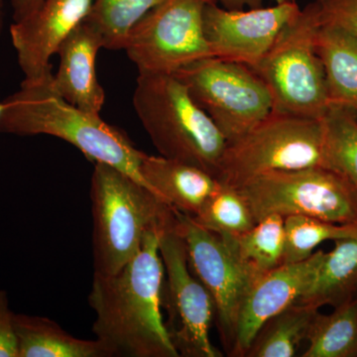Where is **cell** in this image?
Returning <instances> with one entry per match:
<instances>
[{
  "label": "cell",
  "mask_w": 357,
  "mask_h": 357,
  "mask_svg": "<svg viewBox=\"0 0 357 357\" xmlns=\"http://www.w3.org/2000/svg\"><path fill=\"white\" fill-rule=\"evenodd\" d=\"M192 273L210 294L218 333L227 354L234 349L241 307L253 282L220 234L199 225L175 208Z\"/></svg>",
  "instance_id": "cell-11"
},
{
  "label": "cell",
  "mask_w": 357,
  "mask_h": 357,
  "mask_svg": "<svg viewBox=\"0 0 357 357\" xmlns=\"http://www.w3.org/2000/svg\"><path fill=\"white\" fill-rule=\"evenodd\" d=\"M163 0H93L84 18L107 50H124L131 30Z\"/></svg>",
  "instance_id": "cell-23"
},
{
  "label": "cell",
  "mask_w": 357,
  "mask_h": 357,
  "mask_svg": "<svg viewBox=\"0 0 357 357\" xmlns=\"http://www.w3.org/2000/svg\"><path fill=\"white\" fill-rule=\"evenodd\" d=\"M357 225H337L306 215L285 218L284 263L303 261L319 244L356 236Z\"/></svg>",
  "instance_id": "cell-25"
},
{
  "label": "cell",
  "mask_w": 357,
  "mask_h": 357,
  "mask_svg": "<svg viewBox=\"0 0 357 357\" xmlns=\"http://www.w3.org/2000/svg\"><path fill=\"white\" fill-rule=\"evenodd\" d=\"M325 252L316 251L303 261L284 263L256 280L239 312L230 356H246L260 328L272 317L295 304L311 288Z\"/></svg>",
  "instance_id": "cell-13"
},
{
  "label": "cell",
  "mask_w": 357,
  "mask_h": 357,
  "mask_svg": "<svg viewBox=\"0 0 357 357\" xmlns=\"http://www.w3.org/2000/svg\"><path fill=\"white\" fill-rule=\"evenodd\" d=\"M213 0H163L137 23L124 51L139 73L174 74L211 57L204 36V8Z\"/></svg>",
  "instance_id": "cell-10"
},
{
  "label": "cell",
  "mask_w": 357,
  "mask_h": 357,
  "mask_svg": "<svg viewBox=\"0 0 357 357\" xmlns=\"http://www.w3.org/2000/svg\"><path fill=\"white\" fill-rule=\"evenodd\" d=\"M357 296V234L335 241L324 255L311 288L297 303L319 307H337Z\"/></svg>",
  "instance_id": "cell-19"
},
{
  "label": "cell",
  "mask_w": 357,
  "mask_h": 357,
  "mask_svg": "<svg viewBox=\"0 0 357 357\" xmlns=\"http://www.w3.org/2000/svg\"><path fill=\"white\" fill-rule=\"evenodd\" d=\"M14 316L8 293L0 289V357H20Z\"/></svg>",
  "instance_id": "cell-28"
},
{
  "label": "cell",
  "mask_w": 357,
  "mask_h": 357,
  "mask_svg": "<svg viewBox=\"0 0 357 357\" xmlns=\"http://www.w3.org/2000/svg\"><path fill=\"white\" fill-rule=\"evenodd\" d=\"M103 48L100 34L84 20L70 32L58 50L60 65L53 75L56 91L70 105L100 115L105 95L96 76V56Z\"/></svg>",
  "instance_id": "cell-15"
},
{
  "label": "cell",
  "mask_w": 357,
  "mask_h": 357,
  "mask_svg": "<svg viewBox=\"0 0 357 357\" xmlns=\"http://www.w3.org/2000/svg\"><path fill=\"white\" fill-rule=\"evenodd\" d=\"M306 342L303 357H357V296L330 314L319 312Z\"/></svg>",
  "instance_id": "cell-22"
},
{
  "label": "cell",
  "mask_w": 357,
  "mask_h": 357,
  "mask_svg": "<svg viewBox=\"0 0 357 357\" xmlns=\"http://www.w3.org/2000/svg\"><path fill=\"white\" fill-rule=\"evenodd\" d=\"M14 324L20 357H110L100 340L73 337L45 317L15 314Z\"/></svg>",
  "instance_id": "cell-18"
},
{
  "label": "cell",
  "mask_w": 357,
  "mask_h": 357,
  "mask_svg": "<svg viewBox=\"0 0 357 357\" xmlns=\"http://www.w3.org/2000/svg\"><path fill=\"white\" fill-rule=\"evenodd\" d=\"M321 25L314 1L288 23L255 69L266 84L277 114L323 119L330 109L323 63L317 52Z\"/></svg>",
  "instance_id": "cell-5"
},
{
  "label": "cell",
  "mask_w": 357,
  "mask_h": 357,
  "mask_svg": "<svg viewBox=\"0 0 357 357\" xmlns=\"http://www.w3.org/2000/svg\"><path fill=\"white\" fill-rule=\"evenodd\" d=\"M220 236L253 283L283 264L285 218L280 215L261 218L243 234Z\"/></svg>",
  "instance_id": "cell-20"
},
{
  "label": "cell",
  "mask_w": 357,
  "mask_h": 357,
  "mask_svg": "<svg viewBox=\"0 0 357 357\" xmlns=\"http://www.w3.org/2000/svg\"><path fill=\"white\" fill-rule=\"evenodd\" d=\"M237 190L256 222L276 213L357 225L356 189L344 175L328 167L263 174Z\"/></svg>",
  "instance_id": "cell-7"
},
{
  "label": "cell",
  "mask_w": 357,
  "mask_h": 357,
  "mask_svg": "<svg viewBox=\"0 0 357 357\" xmlns=\"http://www.w3.org/2000/svg\"><path fill=\"white\" fill-rule=\"evenodd\" d=\"M45 0H11L13 22H18L31 15Z\"/></svg>",
  "instance_id": "cell-29"
},
{
  "label": "cell",
  "mask_w": 357,
  "mask_h": 357,
  "mask_svg": "<svg viewBox=\"0 0 357 357\" xmlns=\"http://www.w3.org/2000/svg\"><path fill=\"white\" fill-rule=\"evenodd\" d=\"M4 16H6V11H4V2L3 0H0V35H1L2 29H3Z\"/></svg>",
  "instance_id": "cell-31"
},
{
  "label": "cell",
  "mask_w": 357,
  "mask_h": 357,
  "mask_svg": "<svg viewBox=\"0 0 357 357\" xmlns=\"http://www.w3.org/2000/svg\"><path fill=\"white\" fill-rule=\"evenodd\" d=\"M300 10L296 1L229 10L213 0L204 13V36L211 55L255 69Z\"/></svg>",
  "instance_id": "cell-12"
},
{
  "label": "cell",
  "mask_w": 357,
  "mask_h": 357,
  "mask_svg": "<svg viewBox=\"0 0 357 357\" xmlns=\"http://www.w3.org/2000/svg\"><path fill=\"white\" fill-rule=\"evenodd\" d=\"M273 1L276 2V4H278L284 3V2H293L296 1V0H273Z\"/></svg>",
  "instance_id": "cell-32"
},
{
  "label": "cell",
  "mask_w": 357,
  "mask_h": 357,
  "mask_svg": "<svg viewBox=\"0 0 357 357\" xmlns=\"http://www.w3.org/2000/svg\"><path fill=\"white\" fill-rule=\"evenodd\" d=\"M222 4L223 8L229 10H241L245 8L262 7L263 0H215Z\"/></svg>",
  "instance_id": "cell-30"
},
{
  "label": "cell",
  "mask_w": 357,
  "mask_h": 357,
  "mask_svg": "<svg viewBox=\"0 0 357 357\" xmlns=\"http://www.w3.org/2000/svg\"><path fill=\"white\" fill-rule=\"evenodd\" d=\"M133 107L160 156L215 178L227 140L175 75L139 73Z\"/></svg>",
  "instance_id": "cell-3"
},
{
  "label": "cell",
  "mask_w": 357,
  "mask_h": 357,
  "mask_svg": "<svg viewBox=\"0 0 357 357\" xmlns=\"http://www.w3.org/2000/svg\"><path fill=\"white\" fill-rule=\"evenodd\" d=\"M318 307L295 303L268 319L256 333L248 357H292L306 342Z\"/></svg>",
  "instance_id": "cell-21"
},
{
  "label": "cell",
  "mask_w": 357,
  "mask_h": 357,
  "mask_svg": "<svg viewBox=\"0 0 357 357\" xmlns=\"http://www.w3.org/2000/svg\"><path fill=\"white\" fill-rule=\"evenodd\" d=\"M192 218L211 231L229 236L243 234L256 223L238 190L222 184L204 202L198 215Z\"/></svg>",
  "instance_id": "cell-26"
},
{
  "label": "cell",
  "mask_w": 357,
  "mask_h": 357,
  "mask_svg": "<svg viewBox=\"0 0 357 357\" xmlns=\"http://www.w3.org/2000/svg\"><path fill=\"white\" fill-rule=\"evenodd\" d=\"M159 252L164 266L161 309L166 314L167 333L178 356H223L211 342L215 318L213 300L189 266L175 208L160 230Z\"/></svg>",
  "instance_id": "cell-9"
},
{
  "label": "cell",
  "mask_w": 357,
  "mask_h": 357,
  "mask_svg": "<svg viewBox=\"0 0 357 357\" xmlns=\"http://www.w3.org/2000/svg\"><path fill=\"white\" fill-rule=\"evenodd\" d=\"M167 220L147 230L138 252L119 272L93 274L89 295L96 312L93 332L110 357H178L161 309L159 238Z\"/></svg>",
  "instance_id": "cell-1"
},
{
  "label": "cell",
  "mask_w": 357,
  "mask_h": 357,
  "mask_svg": "<svg viewBox=\"0 0 357 357\" xmlns=\"http://www.w3.org/2000/svg\"><path fill=\"white\" fill-rule=\"evenodd\" d=\"M318 4L321 20L357 36V0H312Z\"/></svg>",
  "instance_id": "cell-27"
},
{
  "label": "cell",
  "mask_w": 357,
  "mask_h": 357,
  "mask_svg": "<svg viewBox=\"0 0 357 357\" xmlns=\"http://www.w3.org/2000/svg\"><path fill=\"white\" fill-rule=\"evenodd\" d=\"M326 167L323 119L272 112L266 119L227 142L215 178L237 188L274 171Z\"/></svg>",
  "instance_id": "cell-6"
},
{
  "label": "cell",
  "mask_w": 357,
  "mask_h": 357,
  "mask_svg": "<svg viewBox=\"0 0 357 357\" xmlns=\"http://www.w3.org/2000/svg\"><path fill=\"white\" fill-rule=\"evenodd\" d=\"M53 75L50 70L37 79H24L20 89L7 96L0 115V133L60 138L95 163L114 166L148 189L140 175L143 152L100 115L89 114L59 95Z\"/></svg>",
  "instance_id": "cell-2"
},
{
  "label": "cell",
  "mask_w": 357,
  "mask_h": 357,
  "mask_svg": "<svg viewBox=\"0 0 357 357\" xmlns=\"http://www.w3.org/2000/svg\"><path fill=\"white\" fill-rule=\"evenodd\" d=\"M316 46L325 70L330 107L357 115V36L321 20Z\"/></svg>",
  "instance_id": "cell-17"
},
{
  "label": "cell",
  "mask_w": 357,
  "mask_h": 357,
  "mask_svg": "<svg viewBox=\"0 0 357 357\" xmlns=\"http://www.w3.org/2000/svg\"><path fill=\"white\" fill-rule=\"evenodd\" d=\"M140 175L159 199L191 217L198 215L204 202L220 187L217 178L202 169L144 152Z\"/></svg>",
  "instance_id": "cell-16"
},
{
  "label": "cell",
  "mask_w": 357,
  "mask_h": 357,
  "mask_svg": "<svg viewBox=\"0 0 357 357\" xmlns=\"http://www.w3.org/2000/svg\"><path fill=\"white\" fill-rule=\"evenodd\" d=\"M174 75L227 142L241 137L273 110L266 84L248 66L211 56L195 61Z\"/></svg>",
  "instance_id": "cell-8"
},
{
  "label": "cell",
  "mask_w": 357,
  "mask_h": 357,
  "mask_svg": "<svg viewBox=\"0 0 357 357\" xmlns=\"http://www.w3.org/2000/svg\"><path fill=\"white\" fill-rule=\"evenodd\" d=\"M4 109V102L2 100V102H0V115L2 114V112H3Z\"/></svg>",
  "instance_id": "cell-33"
},
{
  "label": "cell",
  "mask_w": 357,
  "mask_h": 357,
  "mask_svg": "<svg viewBox=\"0 0 357 357\" xmlns=\"http://www.w3.org/2000/svg\"><path fill=\"white\" fill-rule=\"evenodd\" d=\"M324 126L326 167L344 175L357 191V115L331 107Z\"/></svg>",
  "instance_id": "cell-24"
},
{
  "label": "cell",
  "mask_w": 357,
  "mask_h": 357,
  "mask_svg": "<svg viewBox=\"0 0 357 357\" xmlns=\"http://www.w3.org/2000/svg\"><path fill=\"white\" fill-rule=\"evenodd\" d=\"M93 1L45 0L31 15L13 22L11 42L24 79H37L52 70L51 58L86 17Z\"/></svg>",
  "instance_id": "cell-14"
},
{
  "label": "cell",
  "mask_w": 357,
  "mask_h": 357,
  "mask_svg": "<svg viewBox=\"0 0 357 357\" xmlns=\"http://www.w3.org/2000/svg\"><path fill=\"white\" fill-rule=\"evenodd\" d=\"M93 274L112 275L130 261L148 229L162 225L174 208L109 164L96 162L91 177Z\"/></svg>",
  "instance_id": "cell-4"
}]
</instances>
